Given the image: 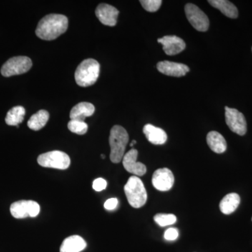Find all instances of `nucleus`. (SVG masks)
Masks as SVG:
<instances>
[{"mask_svg": "<svg viewBox=\"0 0 252 252\" xmlns=\"http://www.w3.org/2000/svg\"><path fill=\"white\" fill-rule=\"evenodd\" d=\"M68 28V19L64 15L49 14L38 23L36 34L44 40H54L65 32Z\"/></svg>", "mask_w": 252, "mask_h": 252, "instance_id": "nucleus-1", "label": "nucleus"}, {"mask_svg": "<svg viewBox=\"0 0 252 252\" xmlns=\"http://www.w3.org/2000/svg\"><path fill=\"white\" fill-rule=\"evenodd\" d=\"M129 136L127 131L121 126H114L111 129L109 135L110 160L114 163H119L123 160L126 146L128 143Z\"/></svg>", "mask_w": 252, "mask_h": 252, "instance_id": "nucleus-2", "label": "nucleus"}, {"mask_svg": "<svg viewBox=\"0 0 252 252\" xmlns=\"http://www.w3.org/2000/svg\"><path fill=\"white\" fill-rule=\"evenodd\" d=\"M100 71V65L95 60H84L78 66L75 72V81L81 87L94 85L97 81Z\"/></svg>", "mask_w": 252, "mask_h": 252, "instance_id": "nucleus-3", "label": "nucleus"}, {"mask_svg": "<svg viewBox=\"0 0 252 252\" xmlns=\"http://www.w3.org/2000/svg\"><path fill=\"white\" fill-rule=\"evenodd\" d=\"M124 191L127 201L134 208H140L147 203V190L143 182L137 176L129 178L124 187Z\"/></svg>", "mask_w": 252, "mask_h": 252, "instance_id": "nucleus-4", "label": "nucleus"}, {"mask_svg": "<svg viewBox=\"0 0 252 252\" xmlns=\"http://www.w3.org/2000/svg\"><path fill=\"white\" fill-rule=\"evenodd\" d=\"M37 162L41 167L66 170L70 165V158L61 151H53L42 154L38 157Z\"/></svg>", "mask_w": 252, "mask_h": 252, "instance_id": "nucleus-5", "label": "nucleus"}, {"mask_svg": "<svg viewBox=\"0 0 252 252\" xmlns=\"http://www.w3.org/2000/svg\"><path fill=\"white\" fill-rule=\"evenodd\" d=\"M32 63L30 58L26 56H17L8 60L3 64L1 73L5 77H12L24 74L31 69Z\"/></svg>", "mask_w": 252, "mask_h": 252, "instance_id": "nucleus-6", "label": "nucleus"}, {"mask_svg": "<svg viewBox=\"0 0 252 252\" xmlns=\"http://www.w3.org/2000/svg\"><path fill=\"white\" fill-rule=\"evenodd\" d=\"M185 11L189 23L196 31L206 32L209 29V18L198 6L189 3L186 4Z\"/></svg>", "mask_w": 252, "mask_h": 252, "instance_id": "nucleus-7", "label": "nucleus"}, {"mask_svg": "<svg viewBox=\"0 0 252 252\" xmlns=\"http://www.w3.org/2000/svg\"><path fill=\"white\" fill-rule=\"evenodd\" d=\"M10 212L16 219L36 217L40 212V206L33 200H19L11 204Z\"/></svg>", "mask_w": 252, "mask_h": 252, "instance_id": "nucleus-8", "label": "nucleus"}, {"mask_svg": "<svg viewBox=\"0 0 252 252\" xmlns=\"http://www.w3.org/2000/svg\"><path fill=\"white\" fill-rule=\"evenodd\" d=\"M225 123L230 130L239 135L243 136L246 134L248 127L245 116L238 109L225 107Z\"/></svg>", "mask_w": 252, "mask_h": 252, "instance_id": "nucleus-9", "label": "nucleus"}, {"mask_svg": "<svg viewBox=\"0 0 252 252\" xmlns=\"http://www.w3.org/2000/svg\"><path fill=\"white\" fill-rule=\"evenodd\" d=\"M175 183V177L170 169L160 168L154 172L152 184L154 188L160 191L170 190Z\"/></svg>", "mask_w": 252, "mask_h": 252, "instance_id": "nucleus-10", "label": "nucleus"}, {"mask_svg": "<svg viewBox=\"0 0 252 252\" xmlns=\"http://www.w3.org/2000/svg\"><path fill=\"white\" fill-rule=\"evenodd\" d=\"M138 152L135 149H130L123 158V165L126 171L134 174L137 177L145 175L147 167L142 162H137Z\"/></svg>", "mask_w": 252, "mask_h": 252, "instance_id": "nucleus-11", "label": "nucleus"}, {"mask_svg": "<svg viewBox=\"0 0 252 252\" xmlns=\"http://www.w3.org/2000/svg\"><path fill=\"white\" fill-rule=\"evenodd\" d=\"M119 11L112 5L100 4L95 10V15L104 26H115Z\"/></svg>", "mask_w": 252, "mask_h": 252, "instance_id": "nucleus-12", "label": "nucleus"}, {"mask_svg": "<svg viewBox=\"0 0 252 252\" xmlns=\"http://www.w3.org/2000/svg\"><path fill=\"white\" fill-rule=\"evenodd\" d=\"M157 69L162 74L170 77H184L190 71L188 66L182 63L161 61L157 64Z\"/></svg>", "mask_w": 252, "mask_h": 252, "instance_id": "nucleus-13", "label": "nucleus"}, {"mask_svg": "<svg viewBox=\"0 0 252 252\" xmlns=\"http://www.w3.org/2000/svg\"><path fill=\"white\" fill-rule=\"evenodd\" d=\"M158 42L161 44L162 49L168 56H175L182 52L186 48V44L183 39L179 36H165L158 39Z\"/></svg>", "mask_w": 252, "mask_h": 252, "instance_id": "nucleus-14", "label": "nucleus"}, {"mask_svg": "<svg viewBox=\"0 0 252 252\" xmlns=\"http://www.w3.org/2000/svg\"><path fill=\"white\" fill-rule=\"evenodd\" d=\"M143 132L149 142L156 145L165 144L167 140V135L165 130L152 124L144 126Z\"/></svg>", "mask_w": 252, "mask_h": 252, "instance_id": "nucleus-15", "label": "nucleus"}, {"mask_svg": "<svg viewBox=\"0 0 252 252\" xmlns=\"http://www.w3.org/2000/svg\"><path fill=\"white\" fill-rule=\"evenodd\" d=\"M94 104L89 102H80L73 107L69 117L71 120L84 122L86 117H91L94 114Z\"/></svg>", "mask_w": 252, "mask_h": 252, "instance_id": "nucleus-16", "label": "nucleus"}, {"mask_svg": "<svg viewBox=\"0 0 252 252\" xmlns=\"http://www.w3.org/2000/svg\"><path fill=\"white\" fill-rule=\"evenodd\" d=\"M87 246L85 240L79 235H72L64 239L60 252H81Z\"/></svg>", "mask_w": 252, "mask_h": 252, "instance_id": "nucleus-17", "label": "nucleus"}, {"mask_svg": "<svg viewBox=\"0 0 252 252\" xmlns=\"http://www.w3.org/2000/svg\"><path fill=\"white\" fill-rule=\"evenodd\" d=\"M207 143L215 153H224L227 149L226 141L224 137L217 131H211L207 134Z\"/></svg>", "mask_w": 252, "mask_h": 252, "instance_id": "nucleus-18", "label": "nucleus"}, {"mask_svg": "<svg viewBox=\"0 0 252 252\" xmlns=\"http://www.w3.org/2000/svg\"><path fill=\"white\" fill-rule=\"evenodd\" d=\"M240 203V197L238 194L231 193L227 194L222 199L220 204V212L224 215H228L234 212Z\"/></svg>", "mask_w": 252, "mask_h": 252, "instance_id": "nucleus-19", "label": "nucleus"}, {"mask_svg": "<svg viewBox=\"0 0 252 252\" xmlns=\"http://www.w3.org/2000/svg\"><path fill=\"white\" fill-rule=\"evenodd\" d=\"M208 2L213 7L220 10V12L227 17L237 18L238 17V10L233 3L227 0H209Z\"/></svg>", "mask_w": 252, "mask_h": 252, "instance_id": "nucleus-20", "label": "nucleus"}, {"mask_svg": "<svg viewBox=\"0 0 252 252\" xmlns=\"http://www.w3.org/2000/svg\"><path fill=\"white\" fill-rule=\"evenodd\" d=\"M49 119V113L44 109H41L32 116L28 122V126L31 130H39L46 126Z\"/></svg>", "mask_w": 252, "mask_h": 252, "instance_id": "nucleus-21", "label": "nucleus"}, {"mask_svg": "<svg viewBox=\"0 0 252 252\" xmlns=\"http://www.w3.org/2000/svg\"><path fill=\"white\" fill-rule=\"evenodd\" d=\"M26 109L22 106H16L10 109L5 118V122L7 125L18 126L24 120Z\"/></svg>", "mask_w": 252, "mask_h": 252, "instance_id": "nucleus-22", "label": "nucleus"}, {"mask_svg": "<svg viewBox=\"0 0 252 252\" xmlns=\"http://www.w3.org/2000/svg\"><path fill=\"white\" fill-rule=\"evenodd\" d=\"M154 220L160 227H165L175 223L177 217L172 214H157L154 216Z\"/></svg>", "mask_w": 252, "mask_h": 252, "instance_id": "nucleus-23", "label": "nucleus"}, {"mask_svg": "<svg viewBox=\"0 0 252 252\" xmlns=\"http://www.w3.org/2000/svg\"><path fill=\"white\" fill-rule=\"evenodd\" d=\"M67 127L71 132L78 134V135H84L88 130L87 124L84 122H79V121L71 120L68 123Z\"/></svg>", "mask_w": 252, "mask_h": 252, "instance_id": "nucleus-24", "label": "nucleus"}, {"mask_svg": "<svg viewBox=\"0 0 252 252\" xmlns=\"http://www.w3.org/2000/svg\"><path fill=\"white\" fill-rule=\"evenodd\" d=\"M141 4L146 11L156 12L160 9L162 4L161 0H141Z\"/></svg>", "mask_w": 252, "mask_h": 252, "instance_id": "nucleus-25", "label": "nucleus"}, {"mask_svg": "<svg viewBox=\"0 0 252 252\" xmlns=\"http://www.w3.org/2000/svg\"><path fill=\"white\" fill-rule=\"evenodd\" d=\"M107 186V181L102 178H97L93 183V188L95 191L99 192L106 189Z\"/></svg>", "mask_w": 252, "mask_h": 252, "instance_id": "nucleus-26", "label": "nucleus"}, {"mask_svg": "<svg viewBox=\"0 0 252 252\" xmlns=\"http://www.w3.org/2000/svg\"><path fill=\"white\" fill-rule=\"evenodd\" d=\"M178 237L179 231L178 230L175 228H168V229L165 232V234H164V238H165V240H170V241L177 240Z\"/></svg>", "mask_w": 252, "mask_h": 252, "instance_id": "nucleus-27", "label": "nucleus"}, {"mask_svg": "<svg viewBox=\"0 0 252 252\" xmlns=\"http://www.w3.org/2000/svg\"><path fill=\"white\" fill-rule=\"evenodd\" d=\"M118 203H119V201H118L117 198H110L108 199V200L104 203V207L106 210H114L117 208Z\"/></svg>", "mask_w": 252, "mask_h": 252, "instance_id": "nucleus-28", "label": "nucleus"}, {"mask_svg": "<svg viewBox=\"0 0 252 252\" xmlns=\"http://www.w3.org/2000/svg\"><path fill=\"white\" fill-rule=\"evenodd\" d=\"M136 143H137V142H136L135 140H132V142H131V143L130 144V147H133L134 144H135Z\"/></svg>", "mask_w": 252, "mask_h": 252, "instance_id": "nucleus-29", "label": "nucleus"}, {"mask_svg": "<svg viewBox=\"0 0 252 252\" xmlns=\"http://www.w3.org/2000/svg\"><path fill=\"white\" fill-rule=\"evenodd\" d=\"M101 157H102V159L105 158V156H104V154H102V155H101Z\"/></svg>", "mask_w": 252, "mask_h": 252, "instance_id": "nucleus-30", "label": "nucleus"}, {"mask_svg": "<svg viewBox=\"0 0 252 252\" xmlns=\"http://www.w3.org/2000/svg\"></svg>", "mask_w": 252, "mask_h": 252, "instance_id": "nucleus-31", "label": "nucleus"}, {"mask_svg": "<svg viewBox=\"0 0 252 252\" xmlns=\"http://www.w3.org/2000/svg\"></svg>", "mask_w": 252, "mask_h": 252, "instance_id": "nucleus-32", "label": "nucleus"}]
</instances>
